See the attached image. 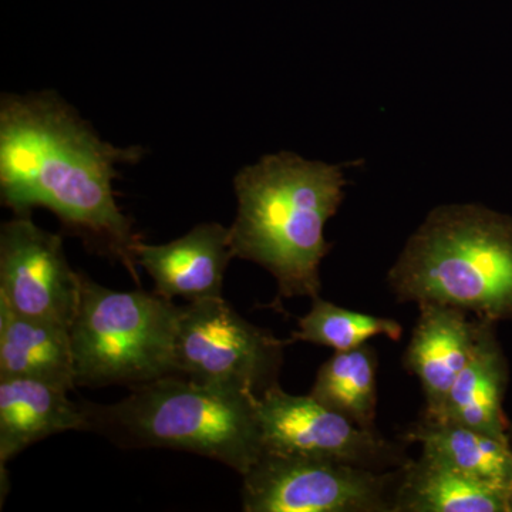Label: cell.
Masks as SVG:
<instances>
[{"mask_svg": "<svg viewBox=\"0 0 512 512\" xmlns=\"http://www.w3.org/2000/svg\"><path fill=\"white\" fill-rule=\"evenodd\" d=\"M491 322L493 320L478 318L473 352L451 387L443 413L436 421L460 424L510 441V426L503 412L504 360L493 338Z\"/></svg>", "mask_w": 512, "mask_h": 512, "instance_id": "5bb4252c", "label": "cell"}, {"mask_svg": "<svg viewBox=\"0 0 512 512\" xmlns=\"http://www.w3.org/2000/svg\"><path fill=\"white\" fill-rule=\"evenodd\" d=\"M264 450L325 458L387 471L409 463L404 447L363 429L309 396H293L281 386L256 399Z\"/></svg>", "mask_w": 512, "mask_h": 512, "instance_id": "ba28073f", "label": "cell"}, {"mask_svg": "<svg viewBox=\"0 0 512 512\" xmlns=\"http://www.w3.org/2000/svg\"><path fill=\"white\" fill-rule=\"evenodd\" d=\"M180 309L156 292L114 291L82 274L70 326L77 386L133 387L177 376Z\"/></svg>", "mask_w": 512, "mask_h": 512, "instance_id": "5b68a950", "label": "cell"}, {"mask_svg": "<svg viewBox=\"0 0 512 512\" xmlns=\"http://www.w3.org/2000/svg\"><path fill=\"white\" fill-rule=\"evenodd\" d=\"M130 389L114 404L82 403L86 430L124 448H173L212 458L241 476L264 453L258 397L175 375Z\"/></svg>", "mask_w": 512, "mask_h": 512, "instance_id": "277c9868", "label": "cell"}, {"mask_svg": "<svg viewBox=\"0 0 512 512\" xmlns=\"http://www.w3.org/2000/svg\"><path fill=\"white\" fill-rule=\"evenodd\" d=\"M507 494L421 454L403 467L394 512H507Z\"/></svg>", "mask_w": 512, "mask_h": 512, "instance_id": "2e32d148", "label": "cell"}, {"mask_svg": "<svg viewBox=\"0 0 512 512\" xmlns=\"http://www.w3.org/2000/svg\"><path fill=\"white\" fill-rule=\"evenodd\" d=\"M143 147L101 140L56 93L0 101V197L15 215L47 208L87 247L119 261L138 284L134 248L143 241L113 190L117 164L137 163Z\"/></svg>", "mask_w": 512, "mask_h": 512, "instance_id": "6da1fadb", "label": "cell"}, {"mask_svg": "<svg viewBox=\"0 0 512 512\" xmlns=\"http://www.w3.org/2000/svg\"><path fill=\"white\" fill-rule=\"evenodd\" d=\"M402 333V325L397 320L349 311L316 296L312 299L311 311L299 319L298 330L292 333L291 339L293 343L308 342L335 352H346L366 345L377 336L400 340Z\"/></svg>", "mask_w": 512, "mask_h": 512, "instance_id": "ac0fdd59", "label": "cell"}, {"mask_svg": "<svg viewBox=\"0 0 512 512\" xmlns=\"http://www.w3.org/2000/svg\"><path fill=\"white\" fill-rule=\"evenodd\" d=\"M507 512H512V487L507 494Z\"/></svg>", "mask_w": 512, "mask_h": 512, "instance_id": "d6986e66", "label": "cell"}, {"mask_svg": "<svg viewBox=\"0 0 512 512\" xmlns=\"http://www.w3.org/2000/svg\"><path fill=\"white\" fill-rule=\"evenodd\" d=\"M403 440L419 443L421 454L474 480L507 491L512 487L510 441L424 416L406 430Z\"/></svg>", "mask_w": 512, "mask_h": 512, "instance_id": "9a60e30c", "label": "cell"}, {"mask_svg": "<svg viewBox=\"0 0 512 512\" xmlns=\"http://www.w3.org/2000/svg\"><path fill=\"white\" fill-rule=\"evenodd\" d=\"M420 315L404 353L407 372L419 377L426 397L423 416L437 420L451 387L467 365L476 343L478 318L440 303H420Z\"/></svg>", "mask_w": 512, "mask_h": 512, "instance_id": "8fae6325", "label": "cell"}, {"mask_svg": "<svg viewBox=\"0 0 512 512\" xmlns=\"http://www.w3.org/2000/svg\"><path fill=\"white\" fill-rule=\"evenodd\" d=\"M137 265L153 279L156 293L173 301L198 302L222 298L225 271L235 258L229 228L205 222L184 237L163 245L140 241L134 248Z\"/></svg>", "mask_w": 512, "mask_h": 512, "instance_id": "30bf717a", "label": "cell"}, {"mask_svg": "<svg viewBox=\"0 0 512 512\" xmlns=\"http://www.w3.org/2000/svg\"><path fill=\"white\" fill-rule=\"evenodd\" d=\"M345 185L340 165L291 151L266 154L235 175L232 252L274 276L276 306L282 299L319 296L320 264L332 248L325 228L342 204Z\"/></svg>", "mask_w": 512, "mask_h": 512, "instance_id": "7a4b0ae2", "label": "cell"}, {"mask_svg": "<svg viewBox=\"0 0 512 512\" xmlns=\"http://www.w3.org/2000/svg\"><path fill=\"white\" fill-rule=\"evenodd\" d=\"M403 467L376 471L325 458L264 450L242 476V510L394 512Z\"/></svg>", "mask_w": 512, "mask_h": 512, "instance_id": "52a82bcc", "label": "cell"}, {"mask_svg": "<svg viewBox=\"0 0 512 512\" xmlns=\"http://www.w3.org/2000/svg\"><path fill=\"white\" fill-rule=\"evenodd\" d=\"M281 340L252 325L224 298L181 306L175 340L177 376L261 397L279 384Z\"/></svg>", "mask_w": 512, "mask_h": 512, "instance_id": "8992f818", "label": "cell"}, {"mask_svg": "<svg viewBox=\"0 0 512 512\" xmlns=\"http://www.w3.org/2000/svg\"><path fill=\"white\" fill-rule=\"evenodd\" d=\"M0 377H25L70 392L76 383L70 329L0 303Z\"/></svg>", "mask_w": 512, "mask_h": 512, "instance_id": "4fadbf2b", "label": "cell"}, {"mask_svg": "<svg viewBox=\"0 0 512 512\" xmlns=\"http://www.w3.org/2000/svg\"><path fill=\"white\" fill-rule=\"evenodd\" d=\"M387 284L399 302L512 318V221L476 204L434 208L407 239Z\"/></svg>", "mask_w": 512, "mask_h": 512, "instance_id": "3957f363", "label": "cell"}, {"mask_svg": "<svg viewBox=\"0 0 512 512\" xmlns=\"http://www.w3.org/2000/svg\"><path fill=\"white\" fill-rule=\"evenodd\" d=\"M508 437H510V444L512 448V427H510V430H508Z\"/></svg>", "mask_w": 512, "mask_h": 512, "instance_id": "ffe728a7", "label": "cell"}, {"mask_svg": "<svg viewBox=\"0 0 512 512\" xmlns=\"http://www.w3.org/2000/svg\"><path fill=\"white\" fill-rule=\"evenodd\" d=\"M66 390L25 377H0V471L23 450L53 434L86 430L82 404Z\"/></svg>", "mask_w": 512, "mask_h": 512, "instance_id": "7c38bea8", "label": "cell"}, {"mask_svg": "<svg viewBox=\"0 0 512 512\" xmlns=\"http://www.w3.org/2000/svg\"><path fill=\"white\" fill-rule=\"evenodd\" d=\"M82 274L64 254L63 239L37 227L30 214L0 228V303L23 316L70 329L80 301Z\"/></svg>", "mask_w": 512, "mask_h": 512, "instance_id": "9c48e42d", "label": "cell"}, {"mask_svg": "<svg viewBox=\"0 0 512 512\" xmlns=\"http://www.w3.org/2000/svg\"><path fill=\"white\" fill-rule=\"evenodd\" d=\"M377 353L369 343L335 352L323 363L311 396L363 429H375L377 409Z\"/></svg>", "mask_w": 512, "mask_h": 512, "instance_id": "e0dca14e", "label": "cell"}]
</instances>
